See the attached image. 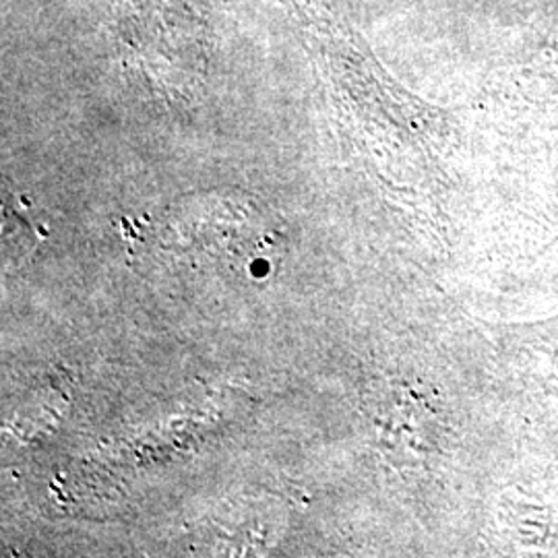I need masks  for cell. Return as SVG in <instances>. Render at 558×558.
Returning a JSON list of instances; mask_svg holds the SVG:
<instances>
[{
  "label": "cell",
  "mask_w": 558,
  "mask_h": 558,
  "mask_svg": "<svg viewBox=\"0 0 558 558\" xmlns=\"http://www.w3.org/2000/svg\"><path fill=\"white\" fill-rule=\"evenodd\" d=\"M122 64L154 98L189 101L209 62V25L193 0H108Z\"/></svg>",
  "instance_id": "obj_1"
}]
</instances>
